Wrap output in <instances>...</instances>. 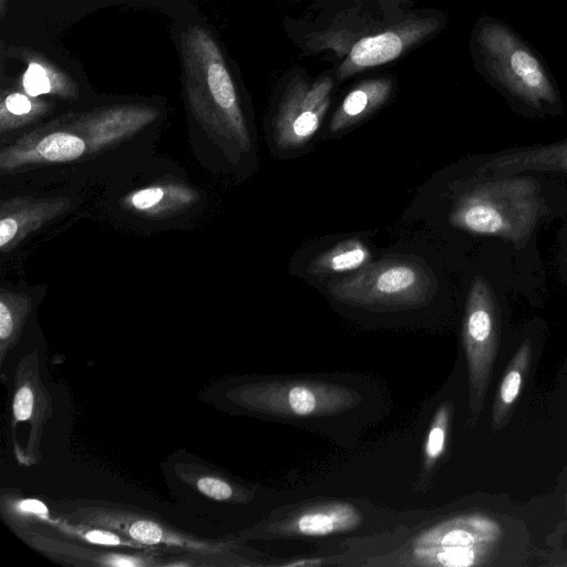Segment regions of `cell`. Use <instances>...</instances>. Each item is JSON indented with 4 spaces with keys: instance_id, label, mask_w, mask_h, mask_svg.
Segmentation results:
<instances>
[{
    "instance_id": "obj_16",
    "label": "cell",
    "mask_w": 567,
    "mask_h": 567,
    "mask_svg": "<svg viewBox=\"0 0 567 567\" xmlns=\"http://www.w3.org/2000/svg\"><path fill=\"white\" fill-rule=\"evenodd\" d=\"M195 197L185 188L152 185L140 188L128 196L127 203L140 213L156 215L186 206Z\"/></svg>"
},
{
    "instance_id": "obj_18",
    "label": "cell",
    "mask_w": 567,
    "mask_h": 567,
    "mask_svg": "<svg viewBox=\"0 0 567 567\" xmlns=\"http://www.w3.org/2000/svg\"><path fill=\"white\" fill-rule=\"evenodd\" d=\"M47 109L44 101L32 97L27 93L12 91L3 94L0 102L1 133L11 131L29 121L35 120Z\"/></svg>"
},
{
    "instance_id": "obj_10",
    "label": "cell",
    "mask_w": 567,
    "mask_h": 567,
    "mask_svg": "<svg viewBox=\"0 0 567 567\" xmlns=\"http://www.w3.org/2000/svg\"><path fill=\"white\" fill-rule=\"evenodd\" d=\"M63 200H10L1 205L0 247L6 250L63 210Z\"/></svg>"
},
{
    "instance_id": "obj_25",
    "label": "cell",
    "mask_w": 567,
    "mask_h": 567,
    "mask_svg": "<svg viewBox=\"0 0 567 567\" xmlns=\"http://www.w3.org/2000/svg\"><path fill=\"white\" fill-rule=\"evenodd\" d=\"M109 565L113 566H136L141 565V561H135L131 557H114L109 561Z\"/></svg>"
},
{
    "instance_id": "obj_14",
    "label": "cell",
    "mask_w": 567,
    "mask_h": 567,
    "mask_svg": "<svg viewBox=\"0 0 567 567\" xmlns=\"http://www.w3.org/2000/svg\"><path fill=\"white\" fill-rule=\"evenodd\" d=\"M21 83L24 92L32 97L54 95L71 99L78 93L75 82L68 74L40 58L28 62Z\"/></svg>"
},
{
    "instance_id": "obj_5",
    "label": "cell",
    "mask_w": 567,
    "mask_h": 567,
    "mask_svg": "<svg viewBox=\"0 0 567 567\" xmlns=\"http://www.w3.org/2000/svg\"><path fill=\"white\" fill-rule=\"evenodd\" d=\"M328 291L334 299L357 307L402 309L431 301L437 291V280L423 259L389 255L329 284Z\"/></svg>"
},
{
    "instance_id": "obj_22",
    "label": "cell",
    "mask_w": 567,
    "mask_h": 567,
    "mask_svg": "<svg viewBox=\"0 0 567 567\" xmlns=\"http://www.w3.org/2000/svg\"><path fill=\"white\" fill-rule=\"evenodd\" d=\"M197 488L205 494L208 497H212L214 499H228L233 495L231 486L226 483L225 481L212 477V476H204L200 477L197 483Z\"/></svg>"
},
{
    "instance_id": "obj_4",
    "label": "cell",
    "mask_w": 567,
    "mask_h": 567,
    "mask_svg": "<svg viewBox=\"0 0 567 567\" xmlns=\"http://www.w3.org/2000/svg\"><path fill=\"white\" fill-rule=\"evenodd\" d=\"M544 212L538 185L527 177L503 176L478 182L455 200L454 227L524 244Z\"/></svg>"
},
{
    "instance_id": "obj_12",
    "label": "cell",
    "mask_w": 567,
    "mask_h": 567,
    "mask_svg": "<svg viewBox=\"0 0 567 567\" xmlns=\"http://www.w3.org/2000/svg\"><path fill=\"white\" fill-rule=\"evenodd\" d=\"M393 91V81L389 78H375L362 81L353 87L334 112L329 128L340 132L350 127L381 107Z\"/></svg>"
},
{
    "instance_id": "obj_27",
    "label": "cell",
    "mask_w": 567,
    "mask_h": 567,
    "mask_svg": "<svg viewBox=\"0 0 567 567\" xmlns=\"http://www.w3.org/2000/svg\"><path fill=\"white\" fill-rule=\"evenodd\" d=\"M566 515H567V493H566Z\"/></svg>"
},
{
    "instance_id": "obj_17",
    "label": "cell",
    "mask_w": 567,
    "mask_h": 567,
    "mask_svg": "<svg viewBox=\"0 0 567 567\" xmlns=\"http://www.w3.org/2000/svg\"><path fill=\"white\" fill-rule=\"evenodd\" d=\"M357 522L358 515L351 507L337 505L303 514L297 519L295 527L302 535L322 536L351 528Z\"/></svg>"
},
{
    "instance_id": "obj_2",
    "label": "cell",
    "mask_w": 567,
    "mask_h": 567,
    "mask_svg": "<svg viewBox=\"0 0 567 567\" xmlns=\"http://www.w3.org/2000/svg\"><path fill=\"white\" fill-rule=\"evenodd\" d=\"M470 50L476 72L513 105L534 115L560 113V93L545 60L509 24L480 17Z\"/></svg>"
},
{
    "instance_id": "obj_11",
    "label": "cell",
    "mask_w": 567,
    "mask_h": 567,
    "mask_svg": "<svg viewBox=\"0 0 567 567\" xmlns=\"http://www.w3.org/2000/svg\"><path fill=\"white\" fill-rule=\"evenodd\" d=\"M524 171L567 173V142L522 148L493 157L480 172L495 176L513 175Z\"/></svg>"
},
{
    "instance_id": "obj_6",
    "label": "cell",
    "mask_w": 567,
    "mask_h": 567,
    "mask_svg": "<svg viewBox=\"0 0 567 567\" xmlns=\"http://www.w3.org/2000/svg\"><path fill=\"white\" fill-rule=\"evenodd\" d=\"M463 343L470 375L471 405L482 408L497 353L498 320L489 285L482 277L472 281L464 318Z\"/></svg>"
},
{
    "instance_id": "obj_21",
    "label": "cell",
    "mask_w": 567,
    "mask_h": 567,
    "mask_svg": "<svg viewBox=\"0 0 567 567\" xmlns=\"http://www.w3.org/2000/svg\"><path fill=\"white\" fill-rule=\"evenodd\" d=\"M130 536L142 544L154 545L163 540L162 528L150 520H136L128 528Z\"/></svg>"
},
{
    "instance_id": "obj_15",
    "label": "cell",
    "mask_w": 567,
    "mask_h": 567,
    "mask_svg": "<svg viewBox=\"0 0 567 567\" xmlns=\"http://www.w3.org/2000/svg\"><path fill=\"white\" fill-rule=\"evenodd\" d=\"M371 257L369 248L359 239L350 238L317 256L308 267L316 276L353 271L368 265Z\"/></svg>"
},
{
    "instance_id": "obj_3",
    "label": "cell",
    "mask_w": 567,
    "mask_h": 567,
    "mask_svg": "<svg viewBox=\"0 0 567 567\" xmlns=\"http://www.w3.org/2000/svg\"><path fill=\"white\" fill-rule=\"evenodd\" d=\"M182 79L195 118L237 153L250 148L238 89L216 38L200 23L187 24L179 37Z\"/></svg>"
},
{
    "instance_id": "obj_26",
    "label": "cell",
    "mask_w": 567,
    "mask_h": 567,
    "mask_svg": "<svg viewBox=\"0 0 567 567\" xmlns=\"http://www.w3.org/2000/svg\"><path fill=\"white\" fill-rule=\"evenodd\" d=\"M7 3H8V0H0V17L1 19L4 17L6 14V11H7Z\"/></svg>"
},
{
    "instance_id": "obj_24",
    "label": "cell",
    "mask_w": 567,
    "mask_h": 567,
    "mask_svg": "<svg viewBox=\"0 0 567 567\" xmlns=\"http://www.w3.org/2000/svg\"><path fill=\"white\" fill-rule=\"evenodd\" d=\"M85 538L91 543L100 544V545H113L114 546V545H120L123 543L118 536H116L110 532L96 530V529L86 532Z\"/></svg>"
},
{
    "instance_id": "obj_1",
    "label": "cell",
    "mask_w": 567,
    "mask_h": 567,
    "mask_svg": "<svg viewBox=\"0 0 567 567\" xmlns=\"http://www.w3.org/2000/svg\"><path fill=\"white\" fill-rule=\"evenodd\" d=\"M156 109L141 103L114 104L62 116L2 150V173L44 164H64L94 155L151 124Z\"/></svg>"
},
{
    "instance_id": "obj_19",
    "label": "cell",
    "mask_w": 567,
    "mask_h": 567,
    "mask_svg": "<svg viewBox=\"0 0 567 567\" xmlns=\"http://www.w3.org/2000/svg\"><path fill=\"white\" fill-rule=\"evenodd\" d=\"M30 310L27 296L9 290L0 295V340L2 349L14 338Z\"/></svg>"
},
{
    "instance_id": "obj_8",
    "label": "cell",
    "mask_w": 567,
    "mask_h": 567,
    "mask_svg": "<svg viewBox=\"0 0 567 567\" xmlns=\"http://www.w3.org/2000/svg\"><path fill=\"white\" fill-rule=\"evenodd\" d=\"M443 25L442 18L413 20L382 33L362 38L350 50L339 66L337 78H347L368 68L391 62L423 38Z\"/></svg>"
},
{
    "instance_id": "obj_13",
    "label": "cell",
    "mask_w": 567,
    "mask_h": 567,
    "mask_svg": "<svg viewBox=\"0 0 567 567\" xmlns=\"http://www.w3.org/2000/svg\"><path fill=\"white\" fill-rule=\"evenodd\" d=\"M530 344L526 340L517 349L503 375L493 404V427L498 430L508 417L522 391L530 362Z\"/></svg>"
},
{
    "instance_id": "obj_7",
    "label": "cell",
    "mask_w": 567,
    "mask_h": 567,
    "mask_svg": "<svg viewBox=\"0 0 567 567\" xmlns=\"http://www.w3.org/2000/svg\"><path fill=\"white\" fill-rule=\"evenodd\" d=\"M333 80L295 76L287 85L274 120L275 141L280 148L305 145L318 131L330 104Z\"/></svg>"
},
{
    "instance_id": "obj_20",
    "label": "cell",
    "mask_w": 567,
    "mask_h": 567,
    "mask_svg": "<svg viewBox=\"0 0 567 567\" xmlns=\"http://www.w3.org/2000/svg\"><path fill=\"white\" fill-rule=\"evenodd\" d=\"M447 410L441 409L429 432L425 444V455L427 463H433L443 452L447 429Z\"/></svg>"
},
{
    "instance_id": "obj_9",
    "label": "cell",
    "mask_w": 567,
    "mask_h": 567,
    "mask_svg": "<svg viewBox=\"0 0 567 567\" xmlns=\"http://www.w3.org/2000/svg\"><path fill=\"white\" fill-rule=\"evenodd\" d=\"M254 401L262 411L306 416L329 413L347 405L340 389L315 383H275L260 389Z\"/></svg>"
},
{
    "instance_id": "obj_23",
    "label": "cell",
    "mask_w": 567,
    "mask_h": 567,
    "mask_svg": "<svg viewBox=\"0 0 567 567\" xmlns=\"http://www.w3.org/2000/svg\"><path fill=\"white\" fill-rule=\"evenodd\" d=\"M34 395L32 390L24 385L17 390L13 399V415L18 421L28 420L33 412Z\"/></svg>"
}]
</instances>
